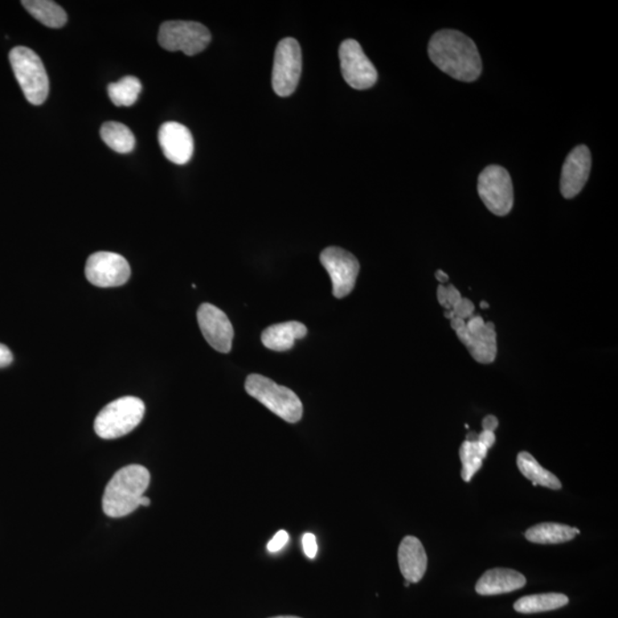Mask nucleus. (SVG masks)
I'll return each instance as SVG.
<instances>
[{
  "label": "nucleus",
  "mask_w": 618,
  "mask_h": 618,
  "mask_svg": "<svg viewBox=\"0 0 618 618\" xmlns=\"http://www.w3.org/2000/svg\"><path fill=\"white\" fill-rule=\"evenodd\" d=\"M568 603L569 597L563 593H543L521 597L514 604V609L521 614H535L555 611Z\"/></svg>",
  "instance_id": "nucleus-22"
},
{
  "label": "nucleus",
  "mask_w": 618,
  "mask_h": 618,
  "mask_svg": "<svg viewBox=\"0 0 618 618\" xmlns=\"http://www.w3.org/2000/svg\"><path fill=\"white\" fill-rule=\"evenodd\" d=\"M580 530L577 528L555 522L539 523L526 531V538L536 544H562L574 539Z\"/></svg>",
  "instance_id": "nucleus-19"
},
{
  "label": "nucleus",
  "mask_w": 618,
  "mask_h": 618,
  "mask_svg": "<svg viewBox=\"0 0 618 618\" xmlns=\"http://www.w3.org/2000/svg\"><path fill=\"white\" fill-rule=\"evenodd\" d=\"M321 264L333 281V293L337 299L349 296L353 292L360 272L358 259L342 248L330 247L323 250Z\"/></svg>",
  "instance_id": "nucleus-12"
},
{
  "label": "nucleus",
  "mask_w": 618,
  "mask_h": 618,
  "mask_svg": "<svg viewBox=\"0 0 618 618\" xmlns=\"http://www.w3.org/2000/svg\"><path fill=\"white\" fill-rule=\"evenodd\" d=\"M339 59L343 80L351 88L362 91L377 83L378 72L356 40H343L339 47Z\"/></svg>",
  "instance_id": "nucleus-9"
},
{
  "label": "nucleus",
  "mask_w": 618,
  "mask_h": 618,
  "mask_svg": "<svg viewBox=\"0 0 618 618\" xmlns=\"http://www.w3.org/2000/svg\"><path fill=\"white\" fill-rule=\"evenodd\" d=\"M482 428H484V431L495 432V429L498 428V419L495 416H487L482 421Z\"/></svg>",
  "instance_id": "nucleus-32"
},
{
  "label": "nucleus",
  "mask_w": 618,
  "mask_h": 618,
  "mask_svg": "<svg viewBox=\"0 0 618 618\" xmlns=\"http://www.w3.org/2000/svg\"><path fill=\"white\" fill-rule=\"evenodd\" d=\"M517 464L520 472L528 480L533 482V486L546 487V488L554 490L562 489L563 485L559 478L554 473H551L550 470L544 469L529 453H520L517 458Z\"/></svg>",
  "instance_id": "nucleus-20"
},
{
  "label": "nucleus",
  "mask_w": 618,
  "mask_h": 618,
  "mask_svg": "<svg viewBox=\"0 0 618 618\" xmlns=\"http://www.w3.org/2000/svg\"><path fill=\"white\" fill-rule=\"evenodd\" d=\"M89 284L99 288H116L124 285L131 276L128 260L118 253L100 251L89 256L85 266Z\"/></svg>",
  "instance_id": "nucleus-11"
},
{
  "label": "nucleus",
  "mask_w": 618,
  "mask_h": 618,
  "mask_svg": "<svg viewBox=\"0 0 618 618\" xmlns=\"http://www.w3.org/2000/svg\"><path fill=\"white\" fill-rule=\"evenodd\" d=\"M591 153L587 146L571 151L563 164L560 190L564 199H574L582 191L591 172Z\"/></svg>",
  "instance_id": "nucleus-14"
},
{
  "label": "nucleus",
  "mask_w": 618,
  "mask_h": 618,
  "mask_svg": "<svg viewBox=\"0 0 618 618\" xmlns=\"http://www.w3.org/2000/svg\"><path fill=\"white\" fill-rule=\"evenodd\" d=\"M474 309H476V307H474L473 302L470 299L462 298L460 304L453 309V313L455 315V317L468 321L473 317Z\"/></svg>",
  "instance_id": "nucleus-26"
},
{
  "label": "nucleus",
  "mask_w": 618,
  "mask_h": 618,
  "mask_svg": "<svg viewBox=\"0 0 618 618\" xmlns=\"http://www.w3.org/2000/svg\"><path fill=\"white\" fill-rule=\"evenodd\" d=\"M142 91L141 81L137 77L128 76L122 79L117 83L108 85V94L110 100L117 107H130L137 102Z\"/></svg>",
  "instance_id": "nucleus-25"
},
{
  "label": "nucleus",
  "mask_w": 618,
  "mask_h": 618,
  "mask_svg": "<svg viewBox=\"0 0 618 618\" xmlns=\"http://www.w3.org/2000/svg\"><path fill=\"white\" fill-rule=\"evenodd\" d=\"M273 618H301V617H296V616H278V617H273Z\"/></svg>",
  "instance_id": "nucleus-37"
},
{
  "label": "nucleus",
  "mask_w": 618,
  "mask_h": 618,
  "mask_svg": "<svg viewBox=\"0 0 618 618\" xmlns=\"http://www.w3.org/2000/svg\"><path fill=\"white\" fill-rule=\"evenodd\" d=\"M102 140L110 149L120 154H128L134 149L135 138L128 126L117 122H108L100 131Z\"/></svg>",
  "instance_id": "nucleus-23"
},
{
  "label": "nucleus",
  "mask_w": 618,
  "mask_h": 618,
  "mask_svg": "<svg viewBox=\"0 0 618 618\" xmlns=\"http://www.w3.org/2000/svg\"><path fill=\"white\" fill-rule=\"evenodd\" d=\"M465 323L466 321L460 317H453V320H450V325H452L453 329L455 331L461 330L465 326Z\"/></svg>",
  "instance_id": "nucleus-33"
},
{
  "label": "nucleus",
  "mask_w": 618,
  "mask_h": 618,
  "mask_svg": "<svg viewBox=\"0 0 618 618\" xmlns=\"http://www.w3.org/2000/svg\"><path fill=\"white\" fill-rule=\"evenodd\" d=\"M306 335L307 327L301 322L292 321L268 326L261 334V342L269 350L286 351L292 349L294 342Z\"/></svg>",
  "instance_id": "nucleus-18"
},
{
  "label": "nucleus",
  "mask_w": 618,
  "mask_h": 618,
  "mask_svg": "<svg viewBox=\"0 0 618 618\" xmlns=\"http://www.w3.org/2000/svg\"><path fill=\"white\" fill-rule=\"evenodd\" d=\"M428 55L440 71L457 80L470 83L481 75V56L477 45L460 31H437L429 40Z\"/></svg>",
  "instance_id": "nucleus-1"
},
{
  "label": "nucleus",
  "mask_w": 618,
  "mask_h": 618,
  "mask_svg": "<svg viewBox=\"0 0 618 618\" xmlns=\"http://www.w3.org/2000/svg\"><path fill=\"white\" fill-rule=\"evenodd\" d=\"M12 362H13V354L11 350L4 343H0V368L8 367Z\"/></svg>",
  "instance_id": "nucleus-30"
},
{
  "label": "nucleus",
  "mask_w": 618,
  "mask_h": 618,
  "mask_svg": "<svg viewBox=\"0 0 618 618\" xmlns=\"http://www.w3.org/2000/svg\"><path fill=\"white\" fill-rule=\"evenodd\" d=\"M478 191L491 214L506 216L513 207V185L509 172L504 167H486L478 175Z\"/></svg>",
  "instance_id": "nucleus-8"
},
{
  "label": "nucleus",
  "mask_w": 618,
  "mask_h": 618,
  "mask_svg": "<svg viewBox=\"0 0 618 618\" xmlns=\"http://www.w3.org/2000/svg\"><path fill=\"white\" fill-rule=\"evenodd\" d=\"M456 334L477 362L489 364L496 360L497 335L494 323H486L478 315H473Z\"/></svg>",
  "instance_id": "nucleus-10"
},
{
  "label": "nucleus",
  "mask_w": 618,
  "mask_h": 618,
  "mask_svg": "<svg viewBox=\"0 0 618 618\" xmlns=\"http://www.w3.org/2000/svg\"><path fill=\"white\" fill-rule=\"evenodd\" d=\"M488 447H486L482 442L468 441L461 445L460 457L462 464L461 478L465 482H470L472 478L476 476L478 470L481 469L482 462H484L487 453H488Z\"/></svg>",
  "instance_id": "nucleus-24"
},
{
  "label": "nucleus",
  "mask_w": 618,
  "mask_h": 618,
  "mask_svg": "<svg viewBox=\"0 0 618 618\" xmlns=\"http://www.w3.org/2000/svg\"><path fill=\"white\" fill-rule=\"evenodd\" d=\"M461 294L455 286L450 284L447 288V293H445V310H453L455 307L461 301Z\"/></svg>",
  "instance_id": "nucleus-29"
},
{
  "label": "nucleus",
  "mask_w": 618,
  "mask_h": 618,
  "mask_svg": "<svg viewBox=\"0 0 618 618\" xmlns=\"http://www.w3.org/2000/svg\"><path fill=\"white\" fill-rule=\"evenodd\" d=\"M526 583V577L521 572L513 569L495 568L481 576L476 585V591L480 596L504 595L520 590Z\"/></svg>",
  "instance_id": "nucleus-17"
},
{
  "label": "nucleus",
  "mask_w": 618,
  "mask_h": 618,
  "mask_svg": "<svg viewBox=\"0 0 618 618\" xmlns=\"http://www.w3.org/2000/svg\"><path fill=\"white\" fill-rule=\"evenodd\" d=\"M198 321L208 345L220 353L227 354L231 351L234 329L223 310L211 304L200 305Z\"/></svg>",
  "instance_id": "nucleus-13"
},
{
  "label": "nucleus",
  "mask_w": 618,
  "mask_h": 618,
  "mask_svg": "<svg viewBox=\"0 0 618 618\" xmlns=\"http://www.w3.org/2000/svg\"><path fill=\"white\" fill-rule=\"evenodd\" d=\"M12 69L31 105H43L50 93V80L40 57L30 48L18 47L10 53Z\"/></svg>",
  "instance_id": "nucleus-5"
},
{
  "label": "nucleus",
  "mask_w": 618,
  "mask_h": 618,
  "mask_svg": "<svg viewBox=\"0 0 618 618\" xmlns=\"http://www.w3.org/2000/svg\"><path fill=\"white\" fill-rule=\"evenodd\" d=\"M150 484L149 470L141 465H129L114 473L106 487L102 507L110 518H123L140 506Z\"/></svg>",
  "instance_id": "nucleus-2"
},
{
  "label": "nucleus",
  "mask_w": 618,
  "mask_h": 618,
  "mask_svg": "<svg viewBox=\"0 0 618 618\" xmlns=\"http://www.w3.org/2000/svg\"><path fill=\"white\" fill-rule=\"evenodd\" d=\"M401 574L409 583H419L428 569V555L423 544L413 536L404 538L399 547Z\"/></svg>",
  "instance_id": "nucleus-16"
},
{
  "label": "nucleus",
  "mask_w": 618,
  "mask_h": 618,
  "mask_svg": "<svg viewBox=\"0 0 618 618\" xmlns=\"http://www.w3.org/2000/svg\"><path fill=\"white\" fill-rule=\"evenodd\" d=\"M159 146L170 162L183 165L194 154V139L185 125L175 122L164 123L158 132Z\"/></svg>",
  "instance_id": "nucleus-15"
},
{
  "label": "nucleus",
  "mask_w": 618,
  "mask_h": 618,
  "mask_svg": "<svg viewBox=\"0 0 618 618\" xmlns=\"http://www.w3.org/2000/svg\"><path fill=\"white\" fill-rule=\"evenodd\" d=\"M302 56L301 45L294 38L278 43L272 73L274 91L280 97H290L301 80Z\"/></svg>",
  "instance_id": "nucleus-7"
},
{
  "label": "nucleus",
  "mask_w": 618,
  "mask_h": 618,
  "mask_svg": "<svg viewBox=\"0 0 618 618\" xmlns=\"http://www.w3.org/2000/svg\"><path fill=\"white\" fill-rule=\"evenodd\" d=\"M436 280L441 282V284H445L449 281V276L444 272V270H437L436 273Z\"/></svg>",
  "instance_id": "nucleus-34"
},
{
  "label": "nucleus",
  "mask_w": 618,
  "mask_h": 618,
  "mask_svg": "<svg viewBox=\"0 0 618 618\" xmlns=\"http://www.w3.org/2000/svg\"><path fill=\"white\" fill-rule=\"evenodd\" d=\"M150 499L146 496H142L140 499V506L148 507L150 505Z\"/></svg>",
  "instance_id": "nucleus-35"
},
{
  "label": "nucleus",
  "mask_w": 618,
  "mask_h": 618,
  "mask_svg": "<svg viewBox=\"0 0 618 618\" xmlns=\"http://www.w3.org/2000/svg\"><path fill=\"white\" fill-rule=\"evenodd\" d=\"M210 42V31L202 23L167 21L159 28L158 43L166 51H180L192 56L206 50Z\"/></svg>",
  "instance_id": "nucleus-6"
},
{
  "label": "nucleus",
  "mask_w": 618,
  "mask_h": 618,
  "mask_svg": "<svg viewBox=\"0 0 618 618\" xmlns=\"http://www.w3.org/2000/svg\"><path fill=\"white\" fill-rule=\"evenodd\" d=\"M146 407L134 396H124L106 405L94 421V431L101 439L114 440L126 436L141 423Z\"/></svg>",
  "instance_id": "nucleus-4"
},
{
  "label": "nucleus",
  "mask_w": 618,
  "mask_h": 618,
  "mask_svg": "<svg viewBox=\"0 0 618 618\" xmlns=\"http://www.w3.org/2000/svg\"><path fill=\"white\" fill-rule=\"evenodd\" d=\"M245 391L288 423H298L302 419L304 407L296 393L288 387L277 385L267 377L250 375L245 382Z\"/></svg>",
  "instance_id": "nucleus-3"
},
{
  "label": "nucleus",
  "mask_w": 618,
  "mask_h": 618,
  "mask_svg": "<svg viewBox=\"0 0 618 618\" xmlns=\"http://www.w3.org/2000/svg\"><path fill=\"white\" fill-rule=\"evenodd\" d=\"M22 5L44 26L57 29L67 23L68 16L63 8L51 0H24Z\"/></svg>",
  "instance_id": "nucleus-21"
},
{
  "label": "nucleus",
  "mask_w": 618,
  "mask_h": 618,
  "mask_svg": "<svg viewBox=\"0 0 618 618\" xmlns=\"http://www.w3.org/2000/svg\"><path fill=\"white\" fill-rule=\"evenodd\" d=\"M480 307H481V309H489V304H488V302L481 301V302H480Z\"/></svg>",
  "instance_id": "nucleus-36"
},
{
  "label": "nucleus",
  "mask_w": 618,
  "mask_h": 618,
  "mask_svg": "<svg viewBox=\"0 0 618 618\" xmlns=\"http://www.w3.org/2000/svg\"><path fill=\"white\" fill-rule=\"evenodd\" d=\"M302 547L307 558L314 559L317 555V543L315 535L307 533L302 536Z\"/></svg>",
  "instance_id": "nucleus-28"
},
{
  "label": "nucleus",
  "mask_w": 618,
  "mask_h": 618,
  "mask_svg": "<svg viewBox=\"0 0 618 618\" xmlns=\"http://www.w3.org/2000/svg\"><path fill=\"white\" fill-rule=\"evenodd\" d=\"M478 440L490 449L496 442V436H495V432L482 431L480 434H478Z\"/></svg>",
  "instance_id": "nucleus-31"
},
{
  "label": "nucleus",
  "mask_w": 618,
  "mask_h": 618,
  "mask_svg": "<svg viewBox=\"0 0 618 618\" xmlns=\"http://www.w3.org/2000/svg\"><path fill=\"white\" fill-rule=\"evenodd\" d=\"M289 542V534L285 530L277 531V534L269 540L267 548L272 554L281 551Z\"/></svg>",
  "instance_id": "nucleus-27"
}]
</instances>
